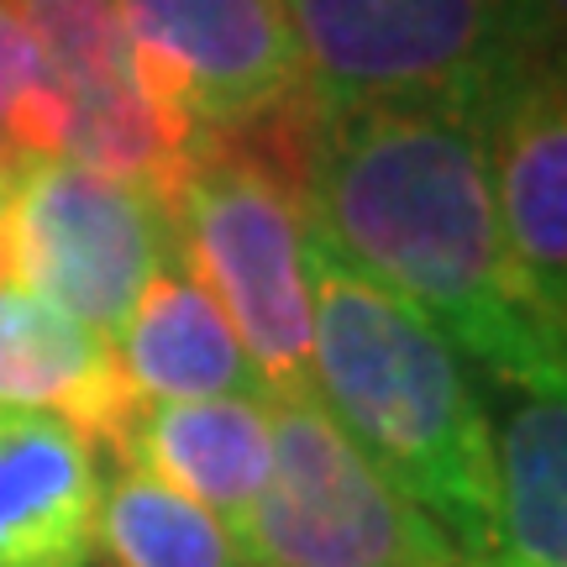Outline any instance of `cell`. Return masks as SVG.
<instances>
[{"mask_svg": "<svg viewBox=\"0 0 567 567\" xmlns=\"http://www.w3.org/2000/svg\"><path fill=\"white\" fill-rule=\"evenodd\" d=\"M122 17L142 90L195 137L300 95L284 0H122Z\"/></svg>", "mask_w": 567, "mask_h": 567, "instance_id": "52a82bcc", "label": "cell"}, {"mask_svg": "<svg viewBox=\"0 0 567 567\" xmlns=\"http://www.w3.org/2000/svg\"><path fill=\"white\" fill-rule=\"evenodd\" d=\"M300 200L310 243L425 316L494 384L567 389V337L530 316L509 274L473 111H316Z\"/></svg>", "mask_w": 567, "mask_h": 567, "instance_id": "6da1fadb", "label": "cell"}, {"mask_svg": "<svg viewBox=\"0 0 567 567\" xmlns=\"http://www.w3.org/2000/svg\"><path fill=\"white\" fill-rule=\"evenodd\" d=\"M0 221L27 289L101 337H122L142 289L179 252V221L163 189L69 158L21 163Z\"/></svg>", "mask_w": 567, "mask_h": 567, "instance_id": "8992f818", "label": "cell"}, {"mask_svg": "<svg viewBox=\"0 0 567 567\" xmlns=\"http://www.w3.org/2000/svg\"><path fill=\"white\" fill-rule=\"evenodd\" d=\"M11 279V237H6V221H0V289Z\"/></svg>", "mask_w": 567, "mask_h": 567, "instance_id": "ac0fdd59", "label": "cell"}, {"mask_svg": "<svg viewBox=\"0 0 567 567\" xmlns=\"http://www.w3.org/2000/svg\"><path fill=\"white\" fill-rule=\"evenodd\" d=\"M101 452L59 415L0 405V567H90Z\"/></svg>", "mask_w": 567, "mask_h": 567, "instance_id": "30bf717a", "label": "cell"}, {"mask_svg": "<svg viewBox=\"0 0 567 567\" xmlns=\"http://www.w3.org/2000/svg\"><path fill=\"white\" fill-rule=\"evenodd\" d=\"M494 216L515 289L551 337H567V84L563 63L520 69L484 111Z\"/></svg>", "mask_w": 567, "mask_h": 567, "instance_id": "ba28073f", "label": "cell"}, {"mask_svg": "<svg viewBox=\"0 0 567 567\" xmlns=\"http://www.w3.org/2000/svg\"><path fill=\"white\" fill-rule=\"evenodd\" d=\"M274 467L231 530L247 567H457L463 551L368 463L316 394L268 405Z\"/></svg>", "mask_w": 567, "mask_h": 567, "instance_id": "5b68a950", "label": "cell"}, {"mask_svg": "<svg viewBox=\"0 0 567 567\" xmlns=\"http://www.w3.org/2000/svg\"><path fill=\"white\" fill-rule=\"evenodd\" d=\"M505 21L520 63H563L567 0H505Z\"/></svg>", "mask_w": 567, "mask_h": 567, "instance_id": "9a60e30c", "label": "cell"}, {"mask_svg": "<svg viewBox=\"0 0 567 567\" xmlns=\"http://www.w3.org/2000/svg\"><path fill=\"white\" fill-rule=\"evenodd\" d=\"M457 567H515V563H509V557H499V563H488V557H463Z\"/></svg>", "mask_w": 567, "mask_h": 567, "instance_id": "d6986e66", "label": "cell"}, {"mask_svg": "<svg viewBox=\"0 0 567 567\" xmlns=\"http://www.w3.org/2000/svg\"><path fill=\"white\" fill-rule=\"evenodd\" d=\"M21 153L17 147H6V142H0V216H6V200H11V189H17V174H21Z\"/></svg>", "mask_w": 567, "mask_h": 567, "instance_id": "e0dca14e", "label": "cell"}, {"mask_svg": "<svg viewBox=\"0 0 567 567\" xmlns=\"http://www.w3.org/2000/svg\"><path fill=\"white\" fill-rule=\"evenodd\" d=\"M95 557L111 567H247L221 515L137 463H122V473L101 488Z\"/></svg>", "mask_w": 567, "mask_h": 567, "instance_id": "5bb4252c", "label": "cell"}, {"mask_svg": "<svg viewBox=\"0 0 567 567\" xmlns=\"http://www.w3.org/2000/svg\"><path fill=\"white\" fill-rule=\"evenodd\" d=\"M116 358L132 394L142 405H174V400H274L264 373L252 368L247 347L226 321V310L210 300V289L195 279V268L174 252L153 274L132 305Z\"/></svg>", "mask_w": 567, "mask_h": 567, "instance_id": "8fae6325", "label": "cell"}, {"mask_svg": "<svg viewBox=\"0 0 567 567\" xmlns=\"http://www.w3.org/2000/svg\"><path fill=\"white\" fill-rule=\"evenodd\" d=\"M567 389H509L494 436V520L515 567H567Z\"/></svg>", "mask_w": 567, "mask_h": 567, "instance_id": "4fadbf2b", "label": "cell"}, {"mask_svg": "<svg viewBox=\"0 0 567 567\" xmlns=\"http://www.w3.org/2000/svg\"><path fill=\"white\" fill-rule=\"evenodd\" d=\"M310 379L326 415L463 557L499 547L494 431L457 347L305 231Z\"/></svg>", "mask_w": 567, "mask_h": 567, "instance_id": "7a4b0ae2", "label": "cell"}, {"mask_svg": "<svg viewBox=\"0 0 567 567\" xmlns=\"http://www.w3.org/2000/svg\"><path fill=\"white\" fill-rule=\"evenodd\" d=\"M27 84H32V38L21 21V0H0V137Z\"/></svg>", "mask_w": 567, "mask_h": 567, "instance_id": "2e32d148", "label": "cell"}, {"mask_svg": "<svg viewBox=\"0 0 567 567\" xmlns=\"http://www.w3.org/2000/svg\"><path fill=\"white\" fill-rule=\"evenodd\" d=\"M316 105L289 95L247 126L200 132L168 200L179 252L247 347L274 400L316 394L305 274V147Z\"/></svg>", "mask_w": 567, "mask_h": 567, "instance_id": "3957f363", "label": "cell"}, {"mask_svg": "<svg viewBox=\"0 0 567 567\" xmlns=\"http://www.w3.org/2000/svg\"><path fill=\"white\" fill-rule=\"evenodd\" d=\"M274 400H174L142 405L132 421L126 463L147 467L168 488L189 494L195 505L221 515L237 530L243 515L258 505L274 467L268 436Z\"/></svg>", "mask_w": 567, "mask_h": 567, "instance_id": "7c38bea8", "label": "cell"}, {"mask_svg": "<svg viewBox=\"0 0 567 567\" xmlns=\"http://www.w3.org/2000/svg\"><path fill=\"white\" fill-rule=\"evenodd\" d=\"M0 405L59 415L95 452H116L126 463L142 400L126 384L111 337L32 289H0Z\"/></svg>", "mask_w": 567, "mask_h": 567, "instance_id": "9c48e42d", "label": "cell"}, {"mask_svg": "<svg viewBox=\"0 0 567 567\" xmlns=\"http://www.w3.org/2000/svg\"><path fill=\"white\" fill-rule=\"evenodd\" d=\"M300 90L316 111L457 105L484 122L520 63L505 0H284Z\"/></svg>", "mask_w": 567, "mask_h": 567, "instance_id": "277c9868", "label": "cell"}]
</instances>
